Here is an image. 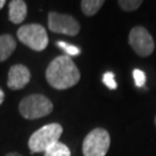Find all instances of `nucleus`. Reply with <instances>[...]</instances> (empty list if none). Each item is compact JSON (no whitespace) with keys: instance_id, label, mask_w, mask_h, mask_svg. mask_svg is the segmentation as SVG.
Segmentation results:
<instances>
[{"instance_id":"nucleus-1","label":"nucleus","mask_w":156,"mask_h":156,"mask_svg":"<svg viewBox=\"0 0 156 156\" xmlns=\"http://www.w3.org/2000/svg\"><path fill=\"white\" fill-rule=\"evenodd\" d=\"M45 78L52 88L65 90L74 87L80 81V71L68 56H59L49 64Z\"/></svg>"},{"instance_id":"nucleus-2","label":"nucleus","mask_w":156,"mask_h":156,"mask_svg":"<svg viewBox=\"0 0 156 156\" xmlns=\"http://www.w3.org/2000/svg\"><path fill=\"white\" fill-rule=\"evenodd\" d=\"M62 134V126L60 124L52 123L44 125L37 129L29 138L28 147L31 153H44L52 145L59 142Z\"/></svg>"},{"instance_id":"nucleus-3","label":"nucleus","mask_w":156,"mask_h":156,"mask_svg":"<svg viewBox=\"0 0 156 156\" xmlns=\"http://www.w3.org/2000/svg\"><path fill=\"white\" fill-rule=\"evenodd\" d=\"M53 104L46 96L34 94L23 97L19 104V111L26 119H38L50 115Z\"/></svg>"},{"instance_id":"nucleus-4","label":"nucleus","mask_w":156,"mask_h":156,"mask_svg":"<svg viewBox=\"0 0 156 156\" xmlns=\"http://www.w3.org/2000/svg\"><path fill=\"white\" fill-rule=\"evenodd\" d=\"M16 35L21 43L27 45L34 51L45 50L49 44V37L46 30L43 26L37 23H30L20 27Z\"/></svg>"},{"instance_id":"nucleus-5","label":"nucleus","mask_w":156,"mask_h":156,"mask_svg":"<svg viewBox=\"0 0 156 156\" xmlns=\"http://www.w3.org/2000/svg\"><path fill=\"white\" fill-rule=\"evenodd\" d=\"M110 134L104 128H94L86 135L82 144L83 156H105L110 147Z\"/></svg>"},{"instance_id":"nucleus-6","label":"nucleus","mask_w":156,"mask_h":156,"mask_svg":"<svg viewBox=\"0 0 156 156\" xmlns=\"http://www.w3.org/2000/svg\"><path fill=\"white\" fill-rule=\"evenodd\" d=\"M128 43L134 52L140 57H148L155 49V42L151 33L141 26L134 27L128 35Z\"/></svg>"},{"instance_id":"nucleus-7","label":"nucleus","mask_w":156,"mask_h":156,"mask_svg":"<svg viewBox=\"0 0 156 156\" xmlns=\"http://www.w3.org/2000/svg\"><path fill=\"white\" fill-rule=\"evenodd\" d=\"M48 26L52 33L64 34L68 36H76L80 31V24L72 15L60 14L57 12L49 13Z\"/></svg>"},{"instance_id":"nucleus-8","label":"nucleus","mask_w":156,"mask_h":156,"mask_svg":"<svg viewBox=\"0 0 156 156\" xmlns=\"http://www.w3.org/2000/svg\"><path fill=\"white\" fill-rule=\"evenodd\" d=\"M30 78H31V74L27 66H24L22 64L13 65L8 72L7 86L12 90L22 89L29 83Z\"/></svg>"},{"instance_id":"nucleus-9","label":"nucleus","mask_w":156,"mask_h":156,"mask_svg":"<svg viewBox=\"0 0 156 156\" xmlns=\"http://www.w3.org/2000/svg\"><path fill=\"white\" fill-rule=\"evenodd\" d=\"M28 13V7L23 0H12L8 5V19L12 23L19 24L24 21Z\"/></svg>"},{"instance_id":"nucleus-10","label":"nucleus","mask_w":156,"mask_h":156,"mask_svg":"<svg viewBox=\"0 0 156 156\" xmlns=\"http://www.w3.org/2000/svg\"><path fill=\"white\" fill-rule=\"evenodd\" d=\"M16 49V42L9 34L0 35V62L7 60Z\"/></svg>"},{"instance_id":"nucleus-11","label":"nucleus","mask_w":156,"mask_h":156,"mask_svg":"<svg viewBox=\"0 0 156 156\" xmlns=\"http://www.w3.org/2000/svg\"><path fill=\"white\" fill-rule=\"evenodd\" d=\"M80 5H81V9L84 15L93 16L104 5V0H82Z\"/></svg>"},{"instance_id":"nucleus-12","label":"nucleus","mask_w":156,"mask_h":156,"mask_svg":"<svg viewBox=\"0 0 156 156\" xmlns=\"http://www.w3.org/2000/svg\"><path fill=\"white\" fill-rule=\"evenodd\" d=\"M44 156H72L71 151L65 144L57 142L44 151Z\"/></svg>"},{"instance_id":"nucleus-13","label":"nucleus","mask_w":156,"mask_h":156,"mask_svg":"<svg viewBox=\"0 0 156 156\" xmlns=\"http://www.w3.org/2000/svg\"><path fill=\"white\" fill-rule=\"evenodd\" d=\"M118 5L125 12H134L142 5V1L141 0H119Z\"/></svg>"},{"instance_id":"nucleus-14","label":"nucleus","mask_w":156,"mask_h":156,"mask_svg":"<svg viewBox=\"0 0 156 156\" xmlns=\"http://www.w3.org/2000/svg\"><path fill=\"white\" fill-rule=\"evenodd\" d=\"M58 46L59 48H62V50L66 52V55H68V56H79L80 53H81V50L79 49L78 46H75V45H72V44H68V43H66V42H64V41H59L58 43Z\"/></svg>"},{"instance_id":"nucleus-15","label":"nucleus","mask_w":156,"mask_h":156,"mask_svg":"<svg viewBox=\"0 0 156 156\" xmlns=\"http://www.w3.org/2000/svg\"><path fill=\"white\" fill-rule=\"evenodd\" d=\"M103 83L105 84L109 89H116L117 88V82H116V76L113 72H105L103 74Z\"/></svg>"},{"instance_id":"nucleus-16","label":"nucleus","mask_w":156,"mask_h":156,"mask_svg":"<svg viewBox=\"0 0 156 156\" xmlns=\"http://www.w3.org/2000/svg\"><path fill=\"white\" fill-rule=\"evenodd\" d=\"M133 79L134 82H135V86L138 88H141L146 83V73L144 71L139 69V68H135V69H133Z\"/></svg>"},{"instance_id":"nucleus-17","label":"nucleus","mask_w":156,"mask_h":156,"mask_svg":"<svg viewBox=\"0 0 156 156\" xmlns=\"http://www.w3.org/2000/svg\"><path fill=\"white\" fill-rule=\"evenodd\" d=\"M4 100H5V93H4L2 90L0 89V105L2 104V102H4Z\"/></svg>"},{"instance_id":"nucleus-18","label":"nucleus","mask_w":156,"mask_h":156,"mask_svg":"<svg viewBox=\"0 0 156 156\" xmlns=\"http://www.w3.org/2000/svg\"><path fill=\"white\" fill-rule=\"evenodd\" d=\"M6 156H22L21 154H19V153H15V151H13V153H8Z\"/></svg>"},{"instance_id":"nucleus-19","label":"nucleus","mask_w":156,"mask_h":156,"mask_svg":"<svg viewBox=\"0 0 156 156\" xmlns=\"http://www.w3.org/2000/svg\"><path fill=\"white\" fill-rule=\"evenodd\" d=\"M5 4H6L5 0H0V9H1V8H2L4 6H5Z\"/></svg>"},{"instance_id":"nucleus-20","label":"nucleus","mask_w":156,"mask_h":156,"mask_svg":"<svg viewBox=\"0 0 156 156\" xmlns=\"http://www.w3.org/2000/svg\"><path fill=\"white\" fill-rule=\"evenodd\" d=\"M155 125H156V117H155Z\"/></svg>"}]
</instances>
